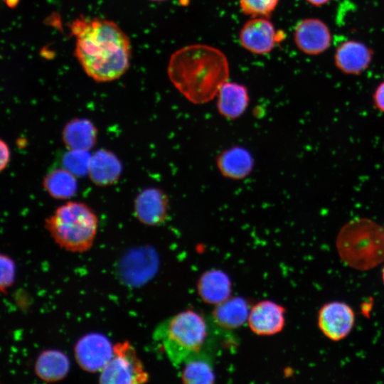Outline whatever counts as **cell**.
<instances>
[{
	"instance_id": "cell-1",
	"label": "cell",
	"mask_w": 384,
	"mask_h": 384,
	"mask_svg": "<svg viewBox=\"0 0 384 384\" xmlns=\"http://www.w3.org/2000/svg\"><path fill=\"white\" fill-rule=\"evenodd\" d=\"M71 28L76 37L75 55L89 77L97 82H109L127 70L130 41L114 22L98 18L78 19Z\"/></svg>"
},
{
	"instance_id": "cell-2",
	"label": "cell",
	"mask_w": 384,
	"mask_h": 384,
	"mask_svg": "<svg viewBox=\"0 0 384 384\" xmlns=\"http://www.w3.org/2000/svg\"><path fill=\"white\" fill-rule=\"evenodd\" d=\"M169 78L188 101L203 104L213 100L229 76V64L219 49L191 44L176 50L168 65Z\"/></svg>"
},
{
	"instance_id": "cell-3",
	"label": "cell",
	"mask_w": 384,
	"mask_h": 384,
	"mask_svg": "<svg viewBox=\"0 0 384 384\" xmlns=\"http://www.w3.org/2000/svg\"><path fill=\"white\" fill-rule=\"evenodd\" d=\"M208 330L202 315L186 310L161 323L154 331V338L178 368L189 358L206 353Z\"/></svg>"
},
{
	"instance_id": "cell-4",
	"label": "cell",
	"mask_w": 384,
	"mask_h": 384,
	"mask_svg": "<svg viewBox=\"0 0 384 384\" xmlns=\"http://www.w3.org/2000/svg\"><path fill=\"white\" fill-rule=\"evenodd\" d=\"M343 262L358 270H368L384 261V228L374 220L358 218L348 221L336 241Z\"/></svg>"
},
{
	"instance_id": "cell-5",
	"label": "cell",
	"mask_w": 384,
	"mask_h": 384,
	"mask_svg": "<svg viewBox=\"0 0 384 384\" xmlns=\"http://www.w3.org/2000/svg\"><path fill=\"white\" fill-rule=\"evenodd\" d=\"M45 228L61 248L72 252H84L94 243L98 218L87 205L70 201L46 218Z\"/></svg>"
},
{
	"instance_id": "cell-6",
	"label": "cell",
	"mask_w": 384,
	"mask_h": 384,
	"mask_svg": "<svg viewBox=\"0 0 384 384\" xmlns=\"http://www.w3.org/2000/svg\"><path fill=\"white\" fill-rule=\"evenodd\" d=\"M149 378L135 348L128 341H124L113 345L112 358L100 371L99 383L138 384L146 383Z\"/></svg>"
},
{
	"instance_id": "cell-7",
	"label": "cell",
	"mask_w": 384,
	"mask_h": 384,
	"mask_svg": "<svg viewBox=\"0 0 384 384\" xmlns=\"http://www.w3.org/2000/svg\"><path fill=\"white\" fill-rule=\"evenodd\" d=\"M284 38L283 31H277L268 17H251L240 31V44L247 50L258 55L271 52Z\"/></svg>"
},
{
	"instance_id": "cell-8",
	"label": "cell",
	"mask_w": 384,
	"mask_h": 384,
	"mask_svg": "<svg viewBox=\"0 0 384 384\" xmlns=\"http://www.w3.org/2000/svg\"><path fill=\"white\" fill-rule=\"evenodd\" d=\"M113 354V346L105 335L89 333L76 342L74 355L78 366L89 373L100 372Z\"/></svg>"
},
{
	"instance_id": "cell-9",
	"label": "cell",
	"mask_w": 384,
	"mask_h": 384,
	"mask_svg": "<svg viewBox=\"0 0 384 384\" xmlns=\"http://www.w3.org/2000/svg\"><path fill=\"white\" fill-rule=\"evenodd\" d=\"M355 322L353 310L342 302H331L323 305L318 313V326L330 340L338 341L351 331Z\"/></svg>"
},
{
	"instance_id": "cell-10",
	"label": "cell",
	"mask_w": 384,
	"mask_h": 384,
	"mask_svg": "<svg viewBox=\"0 0 384 384\" xmlns=\"http://www.w3.org/2000/svg\"><path fill=\"white\" fill-rule=\"evenodd\" d=\"M294 41L297 48L303 53L318 55L329 49L332 36L324 21L318 18H306L297 23Z\"/></svg>"
},
{
	"instance_id": "cell-11",
	"label": "cell",
	"mask_w": 384,
	"mask_h": 384,
	"mask_svg": "<svg viewBox=\"0 0 384 384\" xmlns=\"http://www.w3.org/2000/svg\"><path fill=\"white\" fill-rule=\"evenodd\" d=\"M373 52L365 43L347 40L335 50L334 61L336 68L342 73L358 75L366 71L372 63Z\"/></svg>"
},
{
	"instance_id": "cell-12",
	"label": "cell",
	"mask_w": 384,
	"mask_h": 384,
	"mask_svg": "<svg viewBox=\"0 0 384 384\" xmlns=\"http://www.w3.org/2000/svg\"><path fill=\"white\" fill-rule=\"evenodd\" d=\"M169 198L157 188L144 189L134 201L136 218L143 224L151 226L165 223L168 218Z\"/></svg>"
},
{
	"instance_id": "cell-13",
	"label": "cell",
	"mask_w": 384,
	"mask_h": 384,
	"mask_svg": "<svg viewBox=\"0 0 384 384\" xmlns=\"http://www.w3.org/2000/svg\"><path fill=\"white\" fill-rule=\"evenodd\" d=\"M285 309L272 301L257 303L250 310L247 324L252 332L271 336L280 332L285 324Z\"/></svg>"
},
{
	"instance_id": "cell-14",
	"label": "cell",
	"mask_w": 384,
	"mask_h": 384,
	"mask_svg": "<svg viewBox=\"0 0 384 384\" xmlns=\"http://www.w3.org/2000/svg\"><path fill=\"white\" fill-rule=\"evenodd\" d=\"M216 165L224 177L240 180L252 172L254 159L247 149L235 146L223 151L218 156Z\"/></svg>"
},
{
	"instance_id": "cell-15",
	"label": "cell",
	"mask_w": 384,
	"mask_h": 384,
	"mask_svg": "<svg viewBox=\"0 0 384 384\" xmlns=\"http://www.w3.org/2000/svg\"><path fill=\"white\" fill-rule=\"evenodd\" d=\"M217 97L218 112L228 119L240 117L250 102L248 91L243 85L228 81L218 90Z\"/></svg>"
},
{
	"instance_id": "cell-16",
	"label": "cell",
	"mask_w": 384,
	"mask_h": 384,
	"mask_svg": "<svg viewBox=\"0 0 384 384\" xmlns=\"http://www.w3.org/2000/svg\"><path fill=\"white\" fill-rule=\"evenodd\" d=\"M197 289L200 297L206 303L217 305L230 297L231 282L223 271L211 270L200 277Z\"/></svg>"
},
{
	"instance_id": "cell-17",
	"label": "cell",
	"mask_w": 384,
	"mask_h": 384,
	"mask_svg": "<svg viewBox=\"0 0 384 384\" xmlns=\"http://www.w3.org/2000/svg\"><path fill=\"white\" fill-rule=\"evenodd\" d=\"M70 361L68 356L59 350L48 349L43 351L38 356L34 372L36 376L47 383L63 380L70 370Z\"/></svg>"
},
{
	"instance_id": "cell-18",
	"label": "cell",
	"mask_w": 384,
	"mask_h": 384,
	"mask_svg": "<svg viewBox=\"0 0 384 384\" xmlns=\"http://www.w3.org/2000/svg\"><path fill=\"white\" fill-rule=\"evenodd\" d=\"M121 171L119 160L110 151L99 150L91 156L88 174L95 184H113L119 179Z\"/></svg>"
},
{
	"instance_id": "cell-19",
	"label": "cell",
	"mask_w": 384,
	"mask_h": 384,
	"mask_svg": "<svg viewBox=\"0 0 384 384\" xmlns=\"http://www.w3.org/2000/svg\"><path fill=\"white\" fill-rule=\"evenodd\" d=\"M250 310L247 302L239 297H229L215 305L212 318L216 325L226 329L241 326L247 321Z\"/></svg>"
},
{
	"instance_id": "cell-20",
	"label": "cell",
	"mask_w": 384,
	"mask_h": 384,
	"mask_svg": "<svg viewBox=\"0 0 384 384\" xmlns=\"http://www.w3.org/2000/svg\"><path fill=\"white\" fill-rule=\"evenodd\" d=\"M96 139V127L87 119H73L63 130V140L69 150L89 151L95 144Z\"/></svg>"
},
{
	"instance_id": "cell-21",
	"label": "cell",
	"mask_w": 384,
	"mask_h": 384,
	"mask_svg": "<svg viewBox=\"0 0 384 384\" xmlns=\"http://www.w3.org/2000/svg\"><path fill=\"white\" fill-rule=\"evenodd\" d=\"M182 381L185 383H212L215 380L213 361L206 353L187 360L182 367Z\"/></svg>"
},
{
	"instance_id": "cell-22",
	"label": "cell",
	"mask_w": 384,
	"mask_h": 384,
	"mask_svg": "<svg viewBox=\"0 0 384 384\" xmlns=\"http://www.w3.org/2000/svg\"><path fill=\"white\" fill-rule=\"evenodd\" d=\"M46 191L53 198L65 199L74 196L78 184L75 175L65 169H55L43 179Z\"/></svg>"
},
{
	"instance_id": "cell-23",
	"label": "cell",
	"mask_w": 384,
	"mask_h": 384,
	"mask_svg": "<svg viewBox=\"0 0 384 384\" xmlns=\"http://www.w3.org/2000/svg\"><path fill=\"white\" fill-rule=\"evenodd\" d=\"M91 156L88 151L69 150L64 156V169L75 176H82L88 174Z\"/></svg>"
},
{
	"instance_id": "cell-24",
	"label": "cell",
	"mask_w": 384,
	"mask_h": 384,
	"mask_svg": "<svg viewBox=\"0 0 384 384\" xmlns=\"http://www.w3.org/2000/svg\"><path fill=\"white\" fill-rule=\"evenodd\" d=\"M241 11L250 17H270L279 0H238Z\"/></svg>"
},
{
	"instance_id": "cell-25",
	"label": "cell",
	"mask_w": 384,
	"mask_h": 384,
	"mask_svg": "<svg viewBox=\"0 0 384 384\" xmlns=\"http://www.w3.org/2000/svg\"><path fill=\"white\" fill-rule=\"evenodd\" d=\"M0 289L1 292L5 294L14 282L15 263L7 255L1 253L0 256Z\"/></svg>"
},
{
	"instance_id": "cell-26",
	"label": "cell",
	"mask_w": 384,
	"mask_h": 384,
	"mask_svg": "<svg viewBox=\"0 0 384 384\" xmlns=\"http://www.w3.org/2000/svg\"><path fill=\"white\" fill-rule=\"evenodd\" d=\"M373 100L376 108L384 113V80L376 87L373 95Z\"/></svg>"
},
{
	"instance_id": "cell-27",
	"label": "cell",
	"mask_w": 384,
	"mask_h": 384,
	"mask_svg": "<svg viewBox=\"0 0 384 384\" xmlns=\"http://www.w3.org/2000/svg\"><path fill=\"white\" fill-rule=\"evenodd\" d=\"M1 160L0 170L3 171L7 166L10 159V149L8 144L2 139L0 142Z\"/></svg>"
},
{
	"instance_id": "cell-28",
	"label": "cell",
	"mask_w": 384,
	"mask_h": 384,
	"mask_svg": "<svg viewBox=\"0 0 384 384\" xmlns=\"http://www.w3.org/2000/svg\"><path fill=\"white\" fill-rule=\"evenodd\" d=\"M331 0H306V1L310 5L316 7L322 6L327 4Z\"/></svg>"
},
{
	"instance_id": "cell-29",
	"label": "cell",
	"mask_w": 384,
	"mask_h": 384,
	"mask_svg": "<svg viewBox=\"0 0 384 384\" xmlns=\"http://www.w3.org/2000/svg\"><path fill=\"white\" fill-rule=\"evenodd\" d=\"M382 277H383V282H384V267H383V269Z\"/></svg>"
},
{
	"instance_id": "cell-30",
	"label": "cell",
	"mask_w": 384,
	"mask_h": 384,
	"mask_svg": "<svg viewBox=\"0 0 384 384\" xmlns=\"http://www.w3.org/2000/svg\"><path fill=\"white\" fill-rule=\"evenodd\" d=\"M151 1H166V0H151Z\"/></svg>"
},
{
	"instance_id": "cell-31",
	"label": "cell",
	"mask_w": 384,
	"mask_h": 384,
	"mask_svg": "<svg viewBox=\"0 0 384 384\" xmlns=\"http://www.w3.org/2000/svg\"><path fill=\"white\" fill-rule=\"evenodd\" d=\"M384 228V227H383Z\"/></svg>"
}]
</instances>
